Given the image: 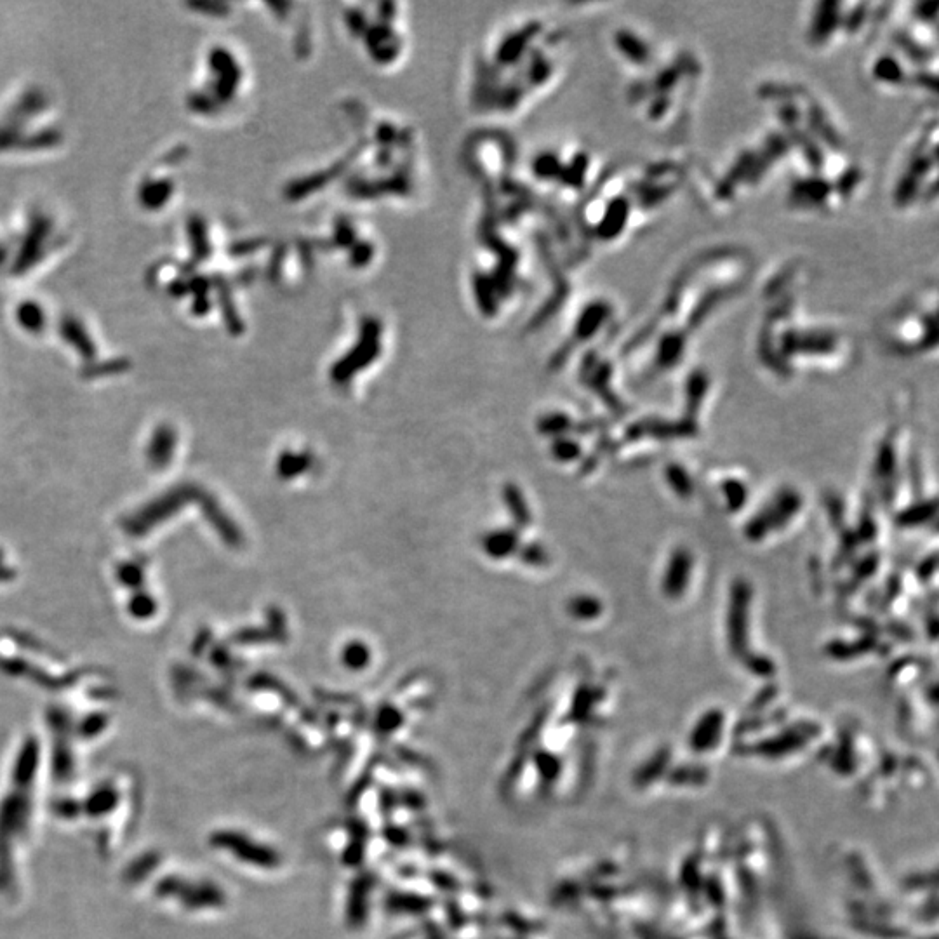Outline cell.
<instances>
[{
    "label": "cell",
    "instance_id": "cell-1",
    "mask_svg": "<svg viewBox=\"0 0 939 939\" xmlns=\"http://www.w3.org/2000/svg\"><path fill=\"white\" fill-rule=\"evenodd\" d=\"M800 508V496L795 491H783L774 500L773 505L760 512L746 527V533L753 540H759L771 531V527L785 526Z\"/></svg>",
    "mask_w": 939,
    "mask_h": 939
},
{
    "label": "cell",
    "instance_id": "cell-2",
    "mask_svg": "<svg viewBox=\"0 0 939 939\" xmlns=\"http://www.w3.org/2000/svg\"><path fill=\"white\" fill-rule=\"evenodd\" d=\"M748 587L745 583H736L729 614V639L734 653H743L746 644V611H748Z\"/></svg>",
    "mask_w": 939,
    "mask_h": 939
},
{
    "label": "cell",
    "instance_id": "cell-3",
    "mask_svg": "<svg viewBox=\"0 0 939 939\" xmlns=\"http://www.w3.org/2000/svg\"><path fill=\"white\" fill-rule=\"evenodd\" d=\"M691 567H693V557L686 548H679L673 552L670 564L666 567L665 580H663V590L668 597L677 599L679 595L686 592Z\"/></svg>",
    "mask_w": 939,
    "mask_h": 939
},
{
    "label": "cell",
    "instance_id": "cell-4",
    "mask_svg": "<svg viewBox=\"0 0 939 939\" xmlns=\"http://www.w3.org/2000/svg\"><path fill=\"white\" fill-rule=\"evenodd\" d=\"M567 611L571 616H574L576 620H593L597 618L602 613V604H600L599 599L595 597H590V595H580V597H574L569 602L567 606Z\"/></svg>",
    "mask_w": 939,
    "mask_h": 939
},
{
    "label": "cell",
    "instance_id": "cell-5",
    "mask_svg": "<svg viewBox=\"0 0 939 939\" xmlns=\"http://www.w3.org/2000/svg\"><path fill=\"white\" fill-rule=\"evenodd\" d=\"M722 491L726 494L727 505H729V510H740L745 505L746 501V487L743 482L740 480H727L726 484L722 486Z\"/></svg>",
    "mask_w": 939,
    "mask_h": 939
},
{
    "label": "cell",
    "instance_id": "cell-6",
    "mask_svg": "<svg viewBox=\"0 0 939 939\" xmlns=\"http://www.w3.org/2000/svg\"><path fill=\"white\" fill-rule=\"evenodd\" d=\"M152 444H159V447L150 446V454H148V456H150V461L155 463V465H166V458H169L167 454H169V451L173 449V447H166V444L167 446H169V444H173V442H171V433H169V430H167V432L166 430H162V432H160L159 435L155 437V440L152 442Z\"/></svg>",
    "mask_w": 939,
    "mask_h": 939
},
{
    "label": "cell",
    "instance_id": "cell-7",
    "mask_svg": "<svg viewBox=\"0 0 939 939\" xmlns=\"http://www.w3.org/2000/svg\"><path fill=\"white\" fill-rule=\"evenodd\" d=\"M666 480L670 482V486L673 487L675 493L680 494V496H689L693 487H691V479L687 477V473L682 470L680 467H670L666 468Z\"/></svg>",
    "mask_w": 939,
    "mask_h": 939
},
{
    "label": "cell",
    "instance_id": "cell-8",
    "mask_svg": "<svg viewBox=\"0 0 939 939\" xmlns=\"http://www.w3.org/2000/svg\"><path fill=\"white\" fill-rule=\"evenodd\" d=\"M513 541H517V538H513V534L510 533H498L493 534L489 541H487V550L491 555H498V557H503V555H508V553L513 550Z\"/></svg>",
    "mask_w": 939,
    "mask_h": 939
},
{
    "label": "cell",
    "instance_id": "cell-9",
    "mask_svg": "<svg viewBox=\"0 0 939 939\" xmlns=\"http://www.w3.org/2000/svg\"><path fill=\"white\" fill-rule=\"evenodd\" d=\"M553 454L560 461H573L580 456V446L569 439H559L553 444Z\"/></svg>",
    "mask_w": 939,
    "mask_h": 939
},
{
    "label": "cell",
    "instance_id": "cell-10",
    "mask_svg": "<svg viewBox=\"0 0 939 939\" xmlns=\"http://www.w3.org/2000/svg\"><path fill=\"white\" fill-rule=\"evenodd\" d=\"M508 505H510V508H512L513 513L517 515V519H520V522H524V524H526L527 520H529L526 503H524V500H522V496H520L517 489H510V494H508ZM515 515H513V517H515Z\"/></svg>",
    "mask_w": 939,
    "mask_h": 939
},
{
    "label": "cell",
    "instance_id": "cell-11",
    "mask_svg": "<svg viewBox=\"0 0 939 939\" xmlns=\"http://www.w3.org/2000/svg\"><path fill=\"white\" fill-rule=\"evenodd\" d=\"M750 670H755V672L760 673V675H769L773 673V663L767 660V658H750Z\"/></svg>",
    "mask_w": 939,
    "mask_h": 939
},
{
    "label": "cell",
    "instance_id": "cell-12",
    "mask_svg": "<svg viewBox=\"0 0 939 939\" xmlns=\"http://www.w3.org/2000/svg\"><path fill=\"white\" fill-rule=\"evenodd\" d=\"M526 562L529 564H545L547 562V552L540 547L529 548L526 552Z\"/></svg>",
    "mask_w": 939,
    "mask_h": 939
},
{
    "label": "cell",
    "instance_id": "cell-13",
    "mask_svg": "<svg viewBox=\"0 0 939 939\" xmlns=\"http://www.w3.org/2000/svg\"><path fill=\"white\" fill-rule=\"evenodd\" d=\"M566 416H552V420H545V430L547 433H560V430L566 428Z\"/></svg>",
    "mask_w": 939,
    "mask_h": 939
}]
</instances>
